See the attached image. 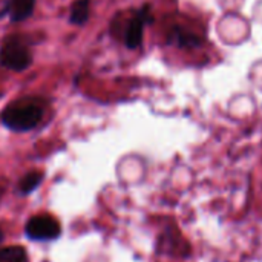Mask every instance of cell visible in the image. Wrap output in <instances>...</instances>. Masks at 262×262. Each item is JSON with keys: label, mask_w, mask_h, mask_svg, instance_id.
Returning <instances> with one entry per match:
<instances>
[{"label": "cell", "mask_w": 262, "mask_h": 262, "mask_svg": "<svg viewBox=\"0 0 262 262\" xmlns=\"http://www.w3.org/2000/svg\"><path fill=\"white\" fill-rule=\"evenodd\" d=\"M43 117V109L32 103H20L5 109L2 114V121L6 127L25 132L35 127Z\"/></svg>", "instance_id": "6da1fadb"}, {"label": "cell", "mask_w": 262, "mask_h": 262, "mask_svg": "<svg viewBox=\"0 0 262 262\" xmlns=\"http://www.w3.org/2000/svg\"><path fill=\"white\" fill-rule=\"evenodd\" d=\"M31 60L29 49L15 38H9L0 51V64L15 72L25 71L31 64Z\"/></svg>", "instance_id": "7a4b0ae2"}, {"label": "cell", "mask_w": 262, "mask_h": 262, "mask_svg": "<svg viewBox=\"0 0 262 262\" xmlns=\"http://www.w3.org/2000/svg\"><path fill=\"white\" fill-rule=\"evenodd\" d=\"M61 229L57 220L48 215L34 216L26 224V235L34 241H46V239H55L60 235Z\"/></svg>", "instance_id": "3957f363"}, {"label": "cell", "mask_w": 262, "mask_h": 262, "mask_svg": "<svg viewBox=\"0 0 262 262\" xmlns=\"http://www.w3.org/2000/svg\"><path fill=\"white\" fill-rule=\"evenodd\" d=\"M152 21V14L149 12V8L144 6L143 9L137 11V14L130 18L127 28H126V45L130 49H137L141 41H143V31H144V25Z\"/></svg>", "instance_id": "277c9868"}, {"label": "cell", "mask_w": 262, "mask_h": 262, "mask_svg": "<svg viewBox=\"0 0 262 262\" xmlns=\"http://www.w3.org/2000/svg\"><path fill=\"white\" fill-rule=\"evenodd\" d=\"M35 0H9L8 12L12 21H21L34 11Z\"/></svg>", "instance_id": "5b68a950"}, {"label": "cell", "mask_w": 262, "mask_h": 262, "mask_svg": "<svg viewBox=\"0 0 262 262\" xmlns=\"http://www.w3.org/2000/svg\"><path fill=\"white\" fill-rule=\"evenodd\" d=\"M170 38L175 40V43L178 46H198L201 43V37L192 31H187V29H183L180 26H175L173 31L170 32Z\"/></svg>", "instance_id": "8992f818"}, {"label": "cell", "mask_w": 262, "mask_h": 262, "mask_svg": "<svg viewBox=\"0 0 262 262\" xmlns=\"http://www.w3.org/2000/svg\"><path fill=\"white\" fill-rule=\"evenodd\" d=\"M89 18V0H77L71 6V23L72 25H83Z\"/></svg>", "instance_id": "52a82bcc"}, {"label": "cell", "mask_w": 262, "mask_h": 262, "mask_svg": "<svg viewBox=\"0 0 262 262\" xmlns=\"http://www.w3.org/2000/svg\"><path fill=\"white\" fill-rule=\"evenodd\" d=\"M26 250L20 246L6 247L0 250V262H26Z\"/></svg>", "instance_id": "ba28073f"}, {"label": "cell", "mask_w": 262, "mask_h": 262, "mask_svg": "<svg viewBox=\"0 0 262 262\" xmlns=\"http://www.w3.org/2000/svg\"><path fill=\"white\" fill-rule=\"evenodd\" d=\"M41 173L38 172H32L28 173L26 177H23V180L20 181V192L21 193H31L40 183H41Z\"/></svg>", "instance_id": "9c48e42d"}, {"label": "cell", "mask_w": 262, "mask_h": 262, "mask_svg": "<svg viewBox=\"0 0 262 262\" xmlns=\"http://www.w3.org/2000/svg\"><path fill=\"white\" fill-rule=\"evenodd\" d=\"M2 238H3V233H2V230H0V243H2Z\"/></svg>", "instance_id": "30bf717a"}, {"label": "cell", "mask_w": 262, "mask_h": 262, "mask_svg": "<svg viewBox=\"0 0 262 262\" xmlns=\"http://www.w3.org/2000/svg\"><path fill=\"white\" fill-rule=\"evenodd\" d=\"M0 196H2V190H0Z\"/></svg>", "instance_id": "8fae6325"}]
</instances>
